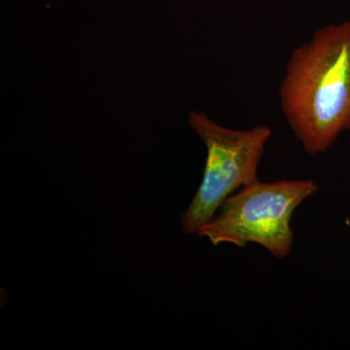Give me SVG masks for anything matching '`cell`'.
I'll use <instances>...</instances> for the list:
<instances>
[{
  "instance_id": "1",
  "label": "cell",
  "mask_w": 350,
  "mask_h": 350,
  "mask_svg": "<svg viewBox=\"0 0 350 350\" xmlns=\"http://www.w3.org/2000/svg\"><path fill=\"white\" fill-rule=\"evenodd\" d=\"M278 94L306 153H325L350 131V22L321 27L294 48Z\"/></svg>"
},
{
  "instance_id": "2",
  "label": "cell",
  "mask_w": 350,
  "mask_h": 350,
  "mask_svg": "<svg viewBox=\"0 0 350 350\" xmlns=\"http://www.w3.org/2000/svg\"><path fill=\"white\" fill-rule=\"evenodd\" d=\"M317 190L310 179L252 182L228 197L217 215L200 228L198 234L214 245L231 243L243 247L257 243L283 259L290 254L294 243L290 221L295 209Z\"/></svg>"
},
{
  "instance_id": "3",
  "label": "cell",
  "mask_w": 350,
  "mask_h": 350,
  "mask_svg": "<svg viewBox=\"0 0 350 350\" xmlns=\"http://www.w3.org/2000/svg\"><path fill=\"white\" fill-rule=\"evenodd\" d=\"M188 123L207 149L202 183L181 219L184 232L198 234L234 191L258 180V165L273 131L269 126L231 130L197 111L189 113Z\"/></svg>"
}]
</instances>
